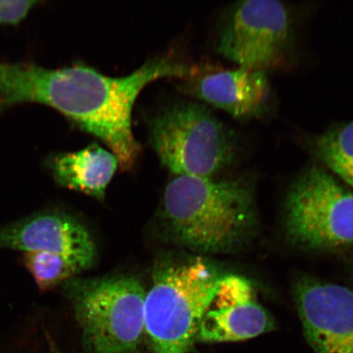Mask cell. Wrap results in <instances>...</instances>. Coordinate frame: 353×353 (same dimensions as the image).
Listing matches in <instances>:
<instances>
[{"instance_id":"1","label":"cell","mask_w":353,"mask_h":353,"mask_svg":"<svg viewBox=\"0 0 353 353\" xmlns=\"http://www.w3.org/2000/svg\"><path fill=\"white\" fill-rule=\"evenodd\" d=\"M196 72L195 68L170 55L150 60L123 77L104 76L83 65L43 68L37 103L54 108L79 129L103 141L121 170L128 171L135 165L141 150L132 129V108L141 91L157 79L188 78Z\"/></svg>"},{"instance_id":"2","label":"cell","mask_w":353,"mask_h":353,"mask_svg":"<svg viewBox=\"0 0 353 353\" xmlns=\"http://www.w3.org/2000/svg\"><path fill=\"white\" fill-rule=\"evenodd\" d=\"M161 218L170 239L201 254L229 253L254 236L252 194L239 180L176 176L163 197Z\"/></svg>"},{"instance_id":"3","label":"cell","mask_w":353,"mask_h":353,"mask_svg":"<svg viewBox=\"0 0 353 353\" xmlns=\"http://www.w3.org/2000/svg\"><path fill=\"white\" fill-rule=\"evenodd\" d=\"M221 276L201 257L159 263L145 294V335L152 353H189Z\"/></svg>"},{"instance_id":"4","label":"cell","mask_w":353,"mask_h":353,"mask_svg":"<svg viewBox=\"0 0 353 353\" xmlns=\"http://www.w3.org/2000/svg\"><path fill=\"white\" fill-rule=\"evenodd\" d=\"M61 286L88 353H139L147 291L138 278L73 277Z\"/></svg>"},{"instance_id":"5","label":"cell","mask_w":353,"mask_h":353,"mask_svg":"<svg viewBox=\"0 0 353 353\" xmlns=\"http://www.w3.org/2000/svg\"><path fill=\"white\" fill-rule=\"evenodd\" d=\"M150 143L163 165L176 176L212 178L236 157L234 132L205 105H169L149 125Z\"/></svg>"},{"instance_id":"6","label":"cell","mask_w":353,"mask_h":353,"mask_svg":"<svg viewBox=\"0 0 353 353\" xmlns=\"http://www.w3.org/2000/svg\"><path fill=\"white\" fill-rule=\"evenodd\" d=\"M285 225L291 242L309 250L353 245V192L330 172L312 166L290 187Z\"/></svg>"},{"instance_id":"7","label":"cell","mask_w":353,"mask_h":353,"mask_svg":"<svg viewBox=\"0 0 353 353\" xmlns=\"http://www.w3.org/2000/svg\"><path fill=\"white\" fill-rule=\"evenodd\" d=\"M292 34V17L283 3L248 0L229 11L218 50L238 68L266 72L285 59Z\"/></svg>"},{"instance_id":"8","label":"cell","mask_w":353,"mask_h":353,"mask_svg":"<svg viewBox=\"0 0 353 353\" xmlns=\"http://www.w3.org/2000/svg\"><path fill=\"white\" fill-rule=\"evenodd\" d=\"M294 298L315 353H353V290L302 278Z\"/></svg>"},{"instance_id":"9","label":"cell","mask_w":353,"mask_h":353,"mask_svg":"<svg viewBox=\"0 0 353 353\" xmlns=\"http://www.w3.org/2000/svg\"><path fill=\"white\" fill-rule=\"evenodd\" d=\"M0 250L47 251L63 256L81 272L94 265V241L85 225L59 210L39 211L0 227Z\"/></svg>"},{"instance_id":"10","label":"cell","mask_w":353,"mask_h":353,"mask_svg":"<svg viewBox=\"0 0 353 353\" xmlns=\"http://www.w3.org/2000/svg\"><path fill=\"white\" fill-rule=\"evenodd\" d=\"M276 328L274 319L257 299L245 277L221 276L197 335L202 343L246 341Z\"/></svg>"},{"instance_id":"11","label":"cell","mask_w":353,"mask_h":353,"mask_svg":"<svg viewBox=\"0 0 353 353\" xmlns=\"http://www.w3.org/2000/svg\"><path fill=\"white\" fill-rule=\"evenodd\" d=\"M187 87L197 99L241 120L261 114L270 95L266 72L241 68L210 70Z\"/></svg>"},{"instance_id":"12","label":"cell","mask_w":353,"mask_h":353,"mask_svg":"<svg viewBox=\"0 0 353 353\" xmlns=\"http://www.w3.org/2000/svg\"><path fill=\"white\" fill-rule=\"evenodd\" d=\"M48 166L61 186L103 201L119 161L112 152L92 144L76 152L57 154Z\"/></svg>"},{"instance_id":"13","label":"cell","mask_w":353,"mask_h":353,"mask_svg":"<svg viewBox=\"0 0 353 353\" xmlns=\"http://www.w3.org/2000/svg\"><path fill=\"white\" fill-rule=\"evenodd\" d=\"M314 151L333 174L353 189V121L321 134Z\"/></svg>"},{"instance_id":"14","label":"cell","mask_w":353,"mask_h":353,"mask_svg":"<svg viewBox=\"0 0 353 353\" xmlns=\"http://www.w3.org/2000/svg\"><path fill=\"white\" fill-rule=\"evenodd\" d=\"M22 263L42 291L50 290L82 272L76 264L63 256L47 251H29L22 256Z\"/></svg>"},{"instance_id":"15","label":"cell","mask_w":353,"mask_h":353,"mask_svg":"<svg viewBox=\"0 0 353 353\" xmlns=\"http://www.w3.org/2000/svg\"><path fill=\"white\" fill-rule=\"evenodd\" d=\"M37 1H0V24H19L32 10Z\"/></svg>"},{"instance_id":"16","label":"cell","mask_w":353,"mask_h":353,"mask_svg":"<svg viewBox=\"0 0 353 353\" xmlns=\"http://www.w3.org/2000/svg\"><path fill=\"white\" fill-rule=\"evenodd\" d=\"M52 353H59V351L55 350H54H54H52Z\"/></svg>"}]
</instances>
